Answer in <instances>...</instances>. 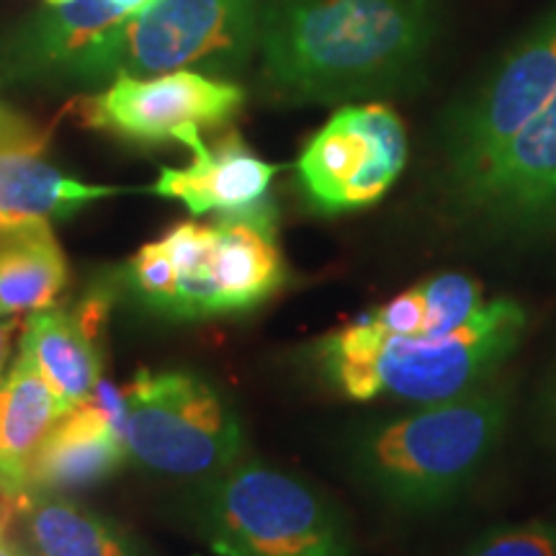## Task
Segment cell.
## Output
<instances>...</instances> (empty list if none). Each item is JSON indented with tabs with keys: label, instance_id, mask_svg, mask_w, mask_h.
<instances>
[{
	"label": "cell",
	"instance_id": "d6986e66",
	"mask_svg": "<svg viewBox=\"0 0 556 556\" xmlns=\"http://www.w3.org/2000/svg\"><path fill=\"white\" fill-rule=\"evenodd\" d=\"M34 556H144L129 536L86 507L39 492L18 507Z\"/></svg>",
	"mask_w": 556,
	"mask_h": 556
},
{
	"label": "cell",
	"instance_id": "ba28073f",
	"mask_svg": "<svg viewBox=\"0 0 556 556\" xmlns=\"http://www.w3.org/2000/svg\"><path fill=\"white\" fill-rule=\"evenodd\" d=\"M407 163L400 116L381 103L343 106L309 139L296 163L299 186L317 212L377 204Z\"/></svg>",
	"mask_w": 556,
	"mask_h": 556
},
{
	"label": "cell",
	"instance_id": "52a82bcc",
	"mask_svg": "<svg viewBox=\"0 0 556 556\" xmlns=\"http://www.w3.org/2000/svg\"><path fill=\"white\" fill-rule=\"evenodd\" d=\"M556 96V5L516 41L495 73L443 124V157L454 189L484 168Z\"/></svg>",
	"mask_w": 556,
	"mask_h": 556
},
{
	"label": "cell",
	"instance_id": "83f0119b",
	"mask_svg": "<svg viewBox=\"0 0 556 556\" xmlns=\"http://www.w3.org/2000/svg\"><path fill=\"white\" fill-rule=\"evenodd\" d=\"M0 533H3V518H0Z\"/></svg>",
	"mask_w": 556,
	"mask_h": 556
},
{
	"label": "cell",
	"instance_id": "277c9868",
	"mask_svg": "<svg viewBox=\"0 0 556 556\" xmlns=\"http://www.w3.org/2000/svg\"><path fill=\"white\" fill-rule=\"evenodd\" d=\"M263 0H150L99 37L65 83L99 86L186 67L232 73L258 47Z\"/></svg>",
	"mask_w": 556,
	"mask_h": 556
},
{
	"label": "cell",
	"instance_id": "ffe728a7",
	"mask_svg": "<svg viewBox=\"0 0 556 556\" xmlns=\"http://www.w3.org/2000/svg\"><path fill=\"white\" fill-rule=\"evenodd\" d=\"M426 307L422 336H448L484 307L482 287L464 274H438L417 283Z\"/></svg>",
	"mask_w": 556,
	"mask_h": 556
},
{
	"label": "cell",
	"instance_id": "9c48e42d",
	"mask_svg": "<svg viewBox=\"0 0 556 556\" xmlns=\"http://www.w3.org/2000/svg\"><path fill=\"white\" fill-rule=\"evenodd\" d=\"M245 93L204 73L176 70L152 78H116L80 103L86 124L137 144L178 142L189 148L201 131L238 114Z\"/></svg>",
	"mask_w": 556,
	"mask_h": 556
},
{
	"label": "cell",
	"instance_id": "4fadbf2b",
	"mask_svg": "<svg viewBox=\"0 0 556 556\" xmlns=\"http://www.w3.org/2000/svg\"><path fill=\"white\" fill-rule=\"evenodd\" d=\"M191 165L163 168L152 193L184 201L191 214L248 212L268 201L278 165L253 155L238 137L219 139L208 148L204 139L189 144Z\"/></svg>",
	"mask_w": 556,
	"mask_h": 556
},
{
	"label": "cell",
	"instance_id": "484cf974",
	"mask_svg": "<svg viewBox=\"0 0 556 556\" xmlns=\"http://www.w3.org/2000/svg\"><path fill=\"white\" fill-rule=\"evenodd\" d=\"M0 556H34L29 548H21L16 544H11L9 539H3V533H0Z\"/></svg>",
	"mask_w": 556,
	"mask_h": 556
},
{
	"label": "cell",
	"instance_id": "e0dca14e",
	"mask_svg": "<svg viewBox=\"0 0 556 556\" xmlns=\"http://www.w3.org/2000/svg\"><path fill=\"white\" fill-rule=\"evenodd\" d=\"M127 456L124 438L93 402L67 409L34 458L31 486L39 492L80 490L119 469Z\"/></svg>",
	"mask_w": 556,
	"mask_h": 556
},
{
	"label": "cell",
	"instance_id": "8992f818",
	"mask_svg": "<svg viewBox=\"0 0 556 556\" xmlns=\"http://www.w3.org/2000/svg\"><path fill=\"white\" fill-rule=\"evenodd\" d=\"M124 392V448L142 467L170 477H212L240 456L238 415L197 374L139 371Z\"/></svg>",
	"mask_w": 556,
	"mask_h": 556
},
{
	"label": "cell",
	"instance_id": "cb8c5ba5",
	"mask_svg": "<svg viewBox=\"0 0 556 556\" xmlns=\"http://www.w3.org/2000/svg\"><path fill=\"white\" fill-rule=\"evenodd\" d=\"M26 131H31L29 124H24L16 114H11L9 109L0 106V139H11V137L26 135Z\"/></svg>",
	"mask_w": 556,
	"mask_h": 556
},
{
	"label": "cell",
	"instance_id": "2e32d148",
	"mask_svg": "<svg viewBox=\"0 0 556 556\" xmlns=\"http://www.w3.org/2000/svg\"><path fill=\"white\" fill-rule=\"evenodd\" d=\"M37 131L0 139V229L67 217L80 206L114 197V186L67 178L41 157Z\"/></svg>",
	"mask_w": 556,
	"mask_h": 556
},
{
	"label": "cell",
	"instance_id": "30bf717a",
	"mask_svg": "<svg viewBox=\"0 0 556 556\" xmlns=\"http://www.w3.org/2000/svg\"><path fill=\"white\" fill-rule=\"evenodd\" d=\"M454 193L495 232L536 238L556 229V96Z\"/></svg>",
	"mask_w": 556,
	"mask_h": 556
},
{
	"label": "cell",
	"instance_id": "f1b7e54d",
	"mask_svg": "<svg viewBox=\"0 0 556 556\" xmlns=\"http://www.w3.org/2000/svg\"><path fill=\"white\" fill-rule=\"evenodd\" d=\"M47 3H62V0H47Z\"/></svg>",
	"mask_w": 556,
	"mask_h": 556
},
{
	"label": "cell",
	"instance_id": "d4e9b609",
	"mask_svg": "<svg viewBox=\"0 0 556 556\" xmlns=\"http://www.w3.org/2000/svg\"><path fill=\"white\" fill-rule=\"evenodd\" d=\"M546 422H548V428H552V435L556 438V377L546 394Z\"/></svg>",
	"mask_w": 556,
	"mask_h": 556
},
{
	"label": "cell",
	"instance_id": "4316f807",
	"mask_svg": "<svg viewBox=\"0 0 556 556\" xmlns=\"http://www.w3.org/2000/svg\"><path fill=\"white\" fill-rule=\"evenodd\" d=\"M111 3H114L116 9H122V11L127 13V16H129V13L139 11V9H142L144 3H150V0H111Z\"/></svg>",
	"mask_w": 556,
	"mask_h": 556
},
{
	"label": "cell",
	"instance_id": "7c38bea8",
	"mask_svg": "<svg viewBox=\"0 0 556 556\" xmlns=\"http://www.w3.org/2000/svg\"><path fill=\"white\" fill-rule=\"evenodd\" d=\"M214 227L208 274L217 287L222 315L248 312L274 296L287 281V263L276 238L274 204L219 214Z\"/></svg>",
	"mask_w": 556,
	"mask_h": 556
},
{
	"label": "cell",
	"instance_id": "8fae6325",
	"mask_svg": "<svg viewBox=\"0 0 556 556\" xmlns=\"http://www.w3.org/2000/svg\"><path fill=\"white\" fill-rule=\"evenodd\" d=\"M124 18L127 13L111 0L47 3L0 39V65L21 78L65 83L75 62Z\"/></svg>",
	"mask_w": 556,
	"mask_h": 556
},
{
	"label": "cell",
	"instance_id": "5bb4252c",
	"mask_svg": "<svg viewBox=\"0 0 556 556\" xmlns=\"http://www.w3.org/2000/svg\"><path fill=\"white\" fill-rule=\"evenodd\" d=\"M106 304L90 296L75 312L37 309L31 312L21 336V353L37 366L67 409L83 405L101 379V358L96 348Z\"/></svg>",
	"mask_w": 556,
	"mask_h": 556
},
{
	"label": "cell",
	"instance_id": "44dd1931",
	"mask_svg": "<svg viewBox=\"0 0 556 556\" xmlns=\"http://www.w3.org/2000/svg\"><path fill=\"white\" fill-rule=\"evenodd\" d=\"M458 556H556V523L531 520L492 528Z\"/></svg>",
	"mask_w": 556,
	"mask_h": 556
},
{
	"label": "cell",
	"instance_id": "5b68a950",
	"mask_svg": "<svg viewBox=\"0 0 556 556\" xmlns=\"http://www.w3.org/2000/svg\"><path fill=\"white\" fill-rule=\"evenodd\" d=\"M208 556H353L348 526L328 500L283 471L229 469L204 505Z\"/></svg>",
	"mask_w": 556,
	"mask_h": 556
},
{
	"label": "cell",
	"instance_id": "603a6c76",
	"mask_svg": "<svg viewBox=\"0 0 556 556\" xmlns=\"http://www.w3.org/2000/svg\"><path fill=\"white\" fill-rule=\"evenodd\" d=\"M18 328V317L13 315H0V381L5 377V361L11 353V340L13 332Z\"/></svg>",
	"mask_w": 556,
	"mask_h": 556
},
{
	"label": "cell",
	"instance_id": "7402d4cb",
	"mask_svg": "<svg viewBox=\"0 0 556 556\" xmlns=\"http://www.w3.org/2000/svg\"><path fill=\"white\" fill-rule=\"evenodd\" d=\"M374 328H379L387 336H422V325H426V307H422L420 291L407 289L392 302L381 304L371 315H366Z\"/></svg>",
	"mask_w": 556,
	"mask_h": 556
},
{
	"label": "cell",
	"instance_id": "6da1fadb",
	"mask_svg": "<svg viewBox=\"0 0 556 556\" xmlns=\"http://www.w3.org/2000/svg\"><path fill=\"white\" fill-rule=\"evenodd\" d=\"M430 0H263V78L291 103H343L413 86L433 50Z\"/></svg>",
	"mask_w": 556,
	"mask_h": 556
},
{
	"label": "cell",
	"instance_id": "3957f363",
	"mask_svg": "<svg viewBox=\"0 0 556 556\" xmlns=\"http://www.w3.org/2000/svg\"><path fill=\"white\" fill-rule=\"evenodd\" d=\"M507 397L477 387L462 397L417 405L361 435L356 464L381 500L400 510H435L471 484L495 454Z\"/></svg>",
	"mask_w": 556,
	"mask_h": 556
},
{
	"label": "cell",
	"instance_id": "9a60e30c",
	"mask_svg": "<svg viewBox=\"0 0 556 556\" xmlns=\"http://www.w3.org/2000/svg\"><path fill=\"white\" fill-rule=\"evenodd\" d=\"M65 413L37 366L18 353L0 381V503L18 510L34 497V458Z\"/></svg>",
	"mask_w": 556,
	"mask_h": 556
},
{
	"label": "cell",
	"instance_id": "ac0fdd59",
	"mask_svg": "<svg viewBox=\"0 0 556 556\" xmlns=\"http://www.w3.org/2000/svg\"><path fill=\"white\" fill-rule=\"evenodd\" d=\"M67 283V261L50 222L0 229V315L52 307Z\"/></svg>",
	"mask_w": 556,
	"mask_h": 556
},
{
	"label": "cell",
	"instance_id": "7a4b0ae2",
	"mask_svg": "<svg viewBox=\"0 0 556 556\" xmlns=\"http://www.w3.org/2000/svg\"><path fill=\"white\" fill-rule=\"evenodd\" d=\"M523 330L526 312L510 299L484 302L448 336H387L361 317L317 340L312 361L353 402L389 397L435 405L482 387L516 353Z\"/></svg>",
	"mask_w": 556,
	"mask_h": 556
}]
</instances>
